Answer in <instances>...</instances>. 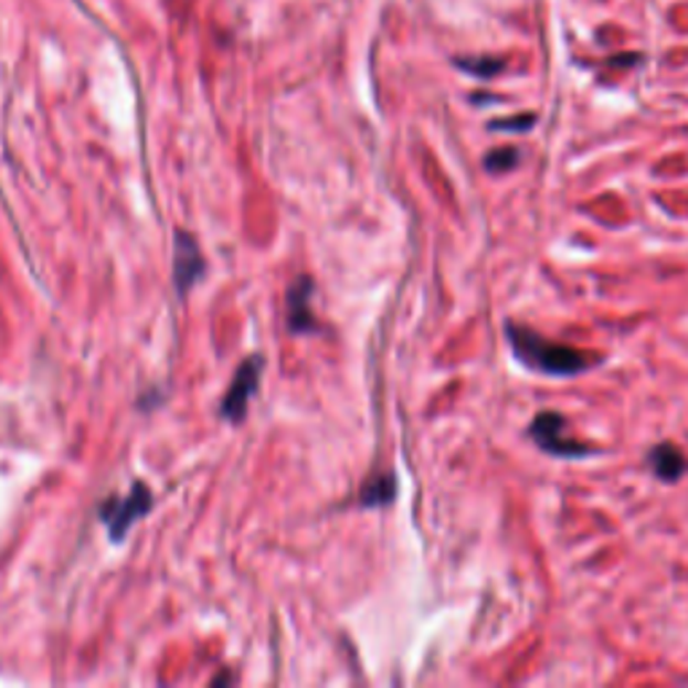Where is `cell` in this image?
<instances>
[{
    "label": "cell",
    "mask_w": 688,
    "mask_h": 688,
    "mask_svg": "<svg viewBox=\"0 0 688 688\" xmlns=\"http://www.w3.org/2000/svg\"><path fill=\"white\" fill-rule=\"evenodd\" d=\"M517 162H519L517 148H498V151H493V154H489V157L485 159L487 170H493V172H506V170H511V167L517 165Z\"/></svg>",
    "instance_id": "9"
},
{
    "label": "cell",
    "mask_w": 688,
    "mask_h": 688,
    "mask_svg": "<svg viewBox=\"0 0 688 688\" xmlns=\"http://www.w3.org/2000/svg\"><path fill=\"white\" fill-rule=\"evenodd\" d=\"M262 371H264V361L258 356L247 358V361L240 366L237 374H234V380H232V388L226 390V395H223V401H221L223 417L232 420V423H240V420L245 417L247 401L256 395L258 382H262Z\"/></svg>",
    "instance_id": "3"
},
{
    "label": "cell",
    "mask_w": 688,
    "mask_h": 688,
    "mask_svg": "<svg viewBox=\"0 0 688 688\" xmlns=\"http://www.w3.org/2000/svg\"><path fill=\"white\" fill-rule=\"evenodd\" d=\"M532 438H536L541 449L551 452V455L560 457H581L589 455V446L573 442V438L565 433V420L554 412H543L532 420L530 425Z\"/></svg>",
    "instance_id": "4"
},
{
    "label": "cell",
    "mask_w": 688,
    "mask_h": 688,
    "mask_svg": "<svg viewBox=\"0 0 688 688\" xmlns=\"http://www.w3.org/2000/svg\"><path fill=\"white\" fill-rule=\"evenodd\" d=\"M506 334H508V342H511L514 347V356H517L525 366H530V369L541 371V374L573 377V374H581V371H586L589 363L594 361V358L586 356V352L575 350V347H568V345L549 342V339H543L541 334L530 331V328L508 324Z\"/></svg>",
    "instance_id": "1"
},
{
    "label": "cell",
    "mask_w": 688,
    "mask_h": 688,
    "mask_svg": "<svg viewBox=\"0 0 688 688\" xmlns=\"http://www.w3.org/2000/svg\"><path fill=\"white\" fill-rule=\"evenodd\" d=\"M532 116H519V119H508V121H495L493 129H506V133H527L532 127Z\"/></svg>",
    "instance_id": "11"
},
{
    "label": "cell",
    "mask_w": 688,
    "mask_h": 688,
    "mask_svg": "<svg viewBox=\"0 0 688 688\" xmlns=\"http://www.w3.org/2000/svg\"><path fill=\"white\" fill-rule=\"evenodd\" d=\"M648 463L650 468H654V474L665 481H678L686 470V457L680 455L678 446L673 444L656 446V449L650 452Z\"/></svg>",
    "instance_id": "7"
},
{
    "label": "cell",
    "mask_w": 688,
    "mask_h": 688,
    "mask_svg": "<svg viewBox=\"0 0 688 688\" xmlns=\"http://www.w3.org/2000/svg\"><path fill=\"white\" fill-rule=\"evenodd\" d=\"M309 294H313V285H309L307 277H301V281L296 283L288 294V309H290L288 328L294 334L313 331V313H309V307H307Z\"/></svg>",
    "instance_id": "6"
},
{
    "label": "cell",
    "mask_w": 688,
    "mask_h": 688,
    "mask_svg": "<svg viewBox=\"0 0 688 688\" xmlns=\"http://www.w3.org/2000/svg\"><path fill=\"white\" fill-rule=\"evenodd\" d=\"M204 272L200 247H197L194 240L189 234H178L176 240V285L178 294H189L191 285L197 283Z\"/></svg>",
    "instance_id": "5"
},
{
    "label": "cell",
    "mask_w": 688,
    "mask_h": 688,
    "mask_svg": "<svg viewBox=\"0 0 688 688\" xmlns=\"http://www.w3.org/2000/svg\"><path fill=\"white\" fill-rule=\"evenodd\" d=\"M457 65H461L463 71L474 73V76L489 78V76H495V73L500 71V67H504V62H500V60H461V62H457Z\"/></svg>",
    "instance_id": "10"
},
{
    "label": "cell",
    "mask_w": 688,
    "mask_h": 688,
    "mask_svg": "<svg viewBox=\"0 0 688 688\" xmlns=\"http://www.w3.org/2000/svg\"><path fill=\"white\" fill-rule=\"evenodd\" d=\"M395 498V479L393 476H374L361 489V506H385Z\"/></svg>",
    "instance_id": "8"
},
{
    "label": "cell",
    "mask_w": 688,
    "mask_h": 688,
    "mask_svg": "<svg viewBox=\"0 0 688 688\" xmlns=\"http://www.w3.org/2000/svg\"><path fill=\"white\" fill-rule=\"evenodd\" d=\"M148 508H151V489L142 485V481L133 485V489L124 498L108 500L100 508V519L108 525L110 541H121L129 527L138 522L142 514H148Z\"/></svg>",
    "instance_id": "2"
}]
</instances>
